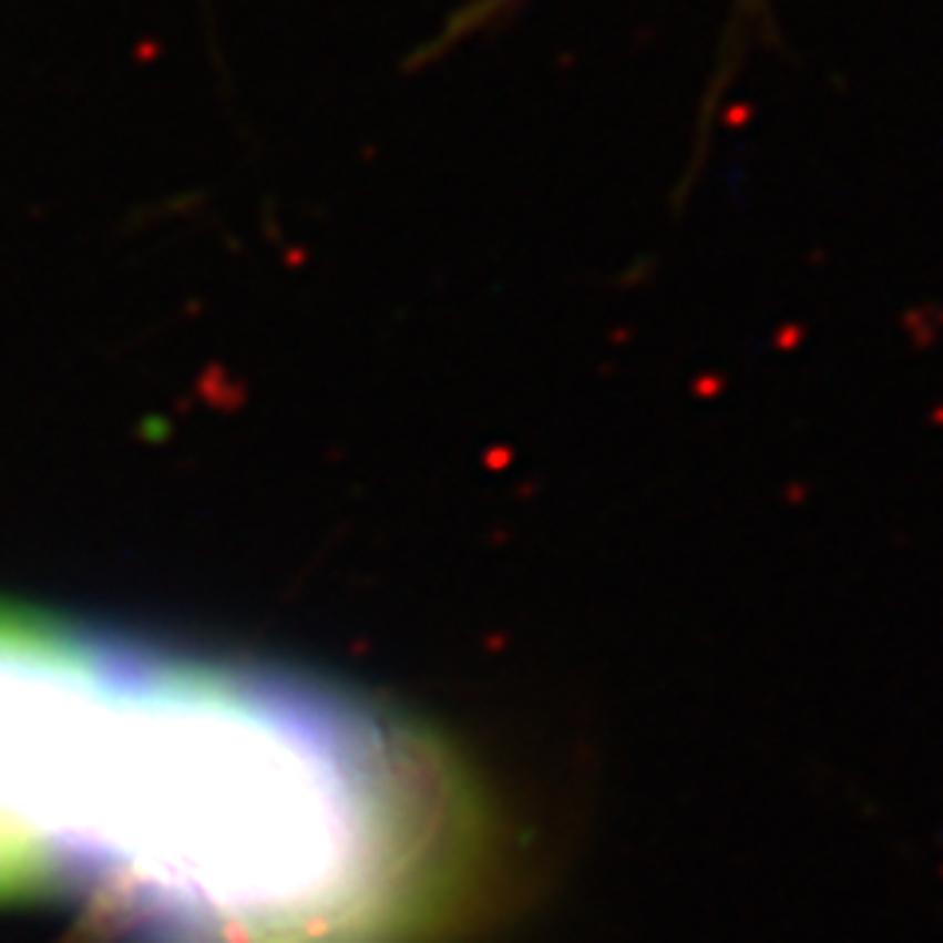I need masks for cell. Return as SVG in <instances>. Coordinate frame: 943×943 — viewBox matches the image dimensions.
Instances as JSON below:
<instances>
[{"label": "cell", "mask_w": 943, "mask_h": 943, "mask_svg": "<svg viewBox=\"0 0 943 943\" xmlns=\"http://www.w3.org/2000/svg\"><path fill=\"white\" fill-rule=\"evenodd\" d=\"M472 861L476 806L424 731L287 668L99 633L52 873L240 943H406Z\"/></svg>", "instance_id": "obj_1"}, {"label": "cell", "mask_w": 943, "mask_h": 943, "mask_svg": "<svg viewBox=\"0 0 943 943\" xmlns=\"http://www.w3.org/2000/svg\"><path fill=\"white\" fill-rule=\"evenodd\" d=\"M28 892H35L32 884H28L24 877H20L17 869L9 865V861H0V900H9V896H28Z\"/></svg>", "instance_id": "obj_2"}]
</instances>
